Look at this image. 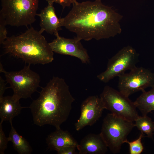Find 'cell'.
<instances>
[{
    "mask_svg": "<svg viewBox=\"0 0 154 154\" xmlns=\"http://www.w3.org/2000/svg\"><path fill=\"white\" fill-rule=\"evenodd\" d=\"M64 17L60 18L61 26L75 33L79 40H97L120 34L122 16L101 0L77 2Z\"/></svg>",
    "mask_w": 154,
    "mask_h": 154,
    "instance_id": "1",
    "label": "cell"
},
{
    "mask_svg": "<svg viewBox=\"0 0 154 154\" xmlns=\"http://www.w3.org/2000/svg\"><path fill=\"white\" fill-rule=\"evenodd\" d=\"M42 88L39 97L29 107L34 123L60 129L68 119L75 99L64 80L58 77H53Z\"/></svg>",
    "mask_w": 154,
    "mask_h": 154,
    "instance_id": "2",
    "label": "cell"
},
{
    "mask_svg": "<svg viewBox=\"0 0 154 154\" xmlns=\"http://www.w3.org/2000/svg\"><path fill=\"white\" fill-rule=\"evenodd\" d=\"M42 33L31 27L19 35L7 37L3 44L5 53L30 65L51 62L54 52Z\"/></svg>",
    "mask_w": 154,
    "mask_h": 154,
    "instance_id": "3",
    "label": "cell"
},
{
    "mask_svg": "<svg viewBox=\"0 0 154 154\" xmlns=\"http://www.w3.org/2000/svg\"><path fill=\"white\" fill-rule=\"evenodd\" d=\"M0 15L6 25L27 26L35 21L38 0H1Z\"/></svg>",
    "mask_w": 154,
    "mask_h": 154,
    "instance_id": "4",
    "label": "cell"
},
{
    "mask_svg": "<svg viewBox=\"0 0 154 154\" xmlns=\"http://www.w3.org/2000/svg\"><path fill=\"white\" fill-rule=\"evenodd\" d=\"M134 127L133 122L109 113L103 119L100 134L110 151L116 154L120 152L122 145Z\"/></svg>",
    "mask_w": 154,
    "mask_h": 154,
    "instance_id": "5",
    "label": "cell"
},
{
    "mask_svg": "<svg viewBox=\"0 0 154 154\" xmlns=\"http://www.w3.org/2000/svg\"><path fill=\"white\" fill-rule=\"evenodd\" d=\"M0 71L4 74L7 83L13 91L14 96L20 100L31 98L32 94L39 87L40 77L37 73L31 70L30 64L25 65L21 70L7 72L0 62Z\"/></svg>",
    "mask_w": 154,
    "mask_h": 154,
    "instance_id": "6",
    "label": "cell"
},
{
    "mask_svg": "<svg viewBox=\"0 0 154 154\" xmlns=\"http://www.w3.org/2000/svg\"><path fill=\"white\" fill-rule=\"evenodd\" d=\"M100 97L105 109L117 117L133 122L139 116L129 97L109 86L104 87Z\"/></svg>",
    "mask_w": 154,
    "mask_h": 154,
    "instance_id": "7",
    "label": "cell"
},
{
    "mask_svg": "<svg viewBox=\"0 0 154 154\" xmlns=\"http://www.w3.org/2000/svg\"><path fill=\"white\" fill-rule=\"evenodd\" d=\"M139 55L132 47H123L109 59L106 69L98 75L97 78L103 82L107 83L127 70H132L137 67Z\"/></svg>",
    "mask_w": 154,
    "mask_h": 154,
    "instance_id": "8",
    "label": "cell"
},
{
    "mask_svg": "<svg viewBox=\"0 0 154 154\" xmlns=\"http://www.w3.org/2000/svg\"><path fill=\"white\" fill-rule=\"evenodd\" d=\"M119 90L127 97L146 88L154 86V73L148 69L136 67L128 73L119 77Z\"/></svg>",
    "mask_w": 154,
    "mask_h": 154,
    "instance_id": "9",
    "label": "cell"
},
{
    "mask_svg": "<svg viewBox=\"0 0 154 154\" xmlns=\"http://www.w3.org/2000/svg\"><path fill=\"white\" fill-rule=\"evenodd\" d=\"M55 36L56 38L49 43L53 52L75 57L83 63L89 62L90 57L87 51L80 40L76 37L73 38H65L60 36L58 33Z\"/></svg>",
    "mask_w": 154,
    "mask_h": 154,
    "instance_id": "10",
    "label": "cell"
},
{
    "mask_svg": "<svg viewBox=\"0 0 154 154\" xmlns=\"http://www.w3.org/2000/svg\"><path fill=\"white\" fill-rule=\"evenodd\" d=\"M105 109L100 98L97 96H89L82 103L80 116L75 124L77 131L87 126L94 124L101 117Z\"/></svg>",
    "mask_w": 154,
    "mask_h": 154,
    "instance_id": "11",
    "label": "cell"
},
{
    "mask_svg": "<svg viewBox=\"0 0 154 154\" xmlns=\"http://www.w3.org/2000/svg\"><path fill=\"white\" fill-rule=\"evenodd\" d=\"M37 15L40 18V31L42 33L45 31L54 35L58 33L62 26L60 19L56 14L53 3H48V5Z\"/></svg>",
    "mask_w": 154,
    "mask_h": 154,
    "instance_id": "12",
    "label": "cell"
},
{
    "mask_svg": "<svg viewBox=\"0 0 154 154\" xmlns=\"http://www.w3.org/2000/svg\"><path fill=\"white\" fill-rule=\"evenodd\" d=\"M79 154H104L108 147L100 134H89L76 147Z\"/></svg>",
    "mask_w": 154,
    "mask_h": 154,
    "instance_id": "13",
    "label": "cell"
},
{
    "mask_svg": "<svg viewBox=\"0 0 154 154\" xmlns=\"http://www.w3.org/2000/svg\"><path fill=\"white\" fill-rule=\"evenodd\" d=\"M46 140L48 148L56 151L67 146L77 147L78 144L68 131L61 128L56 129L55 131L50 134Z\"/></svg>",
    "mask_w": 154,
    "mask_h": 154,
    "instance_id": "14",
    "label": "cell"
},
{
    "mask_svg": "<svg viewBox=\"0 0 154 154\" xmlns=\"http://www.w3.org/2000/svg\"><path fill=\"white\" fill-rule=\"evenodd\" d=\"M19 100L13 95L3 97L0 99V117L1 122H10L19 114L23 108Z\"/></svg>",
    "mask_w": 154,
    "mask_h": 154,
    "instance_id": "15",
    "label": "cell"
},
{
    "mask_svg": "<svg viewBox=\"0 0 154 154\" xmlns=\"http://www.w3.org/2000/svg\"><path fill=\"white\" fill-rule=\"evenodd\" d=\"M133 102L142 115H147L148 113L154 111V86L148 91L142 92Z\"/></svg>",
    "mask_w": 154,
    "mask_h": 154,
    "instance_id": "16",
    "label": "cell"
},
{
    "mask_svg": "<svg viewBox=\"0 0 154 154\" xmlns=\"http://www.w3.org/2000/svg\"><path fill=\"white\" fill-rule=\"evenodd\" d=\"M10 122L11 128L8 138L15 149L19 154L31 153L32 149L29 142L17 132L13 125L12 121Z\"/></svg>",
    "mask_w": 154,
    "mask_h": 154,
    "instance_id": "17",
    "label": "cell"
},
{
    "mask_svg": "<svg viewBox=\"0 0 154 154\" xmlns=\"http://www.w3.org/2000/svg\"><path fill=\"white\" fill-rule=\"evenodd\" d=\"M135 126L140 132L147 135L149 138H152L154 134V123L147 115L139 116L135 121Z\"/></svg>",
    "mask_w": 154,
    "mask_h": 154,
    "instance_id": "18",
    "label": "cell"
},
{
    "mask_svg": "<svg viewBox=\"0 0 154 154\" xmlns=\"http://www.w3.org/2000/svg\"><path fill=\"white\" fill-rule=\"evenodd\" d=\"M144 134L141 132L139 137L136 139L129 141L127 139L124 143L128 144L129 146V153L130 154H141L143 151L144 147L141 140Z\"/></svg>",
    "mask_w": 154,
    "mask_h": 154,
    "instance_id": "19",
    "label": "cell"
},
{
    "mask_svg": "<svg viewBox=\"0 0 154 154\" xmlns=\"http://www.w3.org/2000/svg\"><path fill=\"white\" fill-rule=\"evenodd\" d=\"M3 122L0 123V154H4L5 150L7 148L8 142V137H7L3 131L2 127Z\"/></svg>",
    "mask_w": 154,
    "mask_h": 154,
    "instance_id": "20",
    "label": "cell"
},
{
    "mask_svg": "<svg viewBox=\"0 0 154 154\" xmlns=\"http://www.w3.org/2000/svg\"><path fill=\"white\" fill-rule=\"evenodd\" d=\"M6 25L4 18L0 15V44H3L7 38V31L6 28Z\"/></svg>",
    "mask_w": 154,
    "mask_h": 154,
    "instance_id": "21",
    "label": "cell"
},
{
    "mask_svg": "<svg viewBox=\"0 0 154 154\" xmlns=\"http://www.w3.org/2000/svg\"><path fill=\"white\" fill-rule=\"evenodd\" d=\"M48 3H55L61 5L63 9L70 7L71 4L76 3V0H45Z\"/></svg>",
    "mask_w": 154,
    "mask_h": 154,
    "instance_id": "22",
    "label": "cell"
},
{
    "mask_svg": "<svg viewBox=\"0 0 154 154\" xmlns=\"http://www.w3.org/2000/svg\"><path fill=\"white\" fill-rule=\"evenodd\" d=\"M76 146H70L62 148L57 151L58 154H75Z\"/></svg>",
    "mask_w": 154,
    "mask_h": 154,
    "instance_id": "23",
    "label": "cell"
},
{
    "mask_svg": "<svg viewBox=\"0 0 154 154\" xmlns=\"http://www.w3.org/2000/svg\"><path fill=\"white\" fill-rule=\"evenodd\" d=\"M6 84L5 83V80L2 77H0V99L3 97V95L5 90L8 88L6 87Z\"/></svg>",
    "mask_w": 154,
    "mask_h": 154,
    "instance_id": "24",
    "label": "cell"
}]
</instances>
